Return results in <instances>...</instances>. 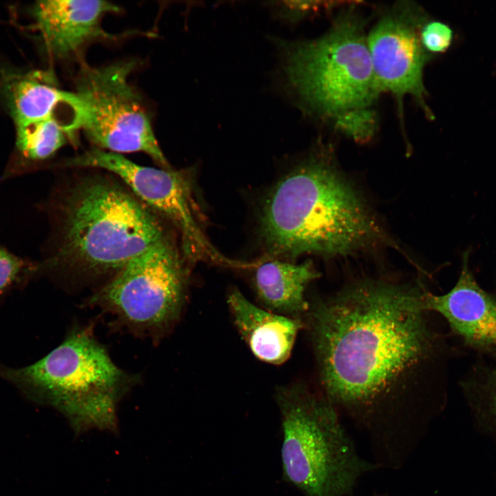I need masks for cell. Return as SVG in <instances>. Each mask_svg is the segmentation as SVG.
I'll return each mask as SVG.
<instances>
[{
	"mask_svg": "<svg viewBox=\"0 0 496 496\" xmlns=\"http://www.w3.org/2000/svg\"><path fill=\"white\" fill-rule=\"evenodd\" d=\"M422 291L360 279L307 313L322 395L365 435L378 469L402 468L435 413L439 338Z\"/></svg>",
	"mask_w": 496,
	"mask_h": 496,
	"instance_id": "6da1fadb",
	"label": "cell"
},
{
	"mask_svg": "<svg viewBox=\"0 0 496 496\" xmlns=\"http://www.w3.org/2000/svg\"><path fill=\"white\" fill-rule=\"evenodd\" d=\"M270 256L348 255L384 240L359 194L331 158L318 154L270 191L260 219Z\"/></svg>",
	"mask_w": 496,
	"mask_h": 496,
	"instance_id": "7a4b0ae2",
	"label": "cell"
},
{
	"mask_svg": "<svg viewBox=\"0 0 496 496\" xmlns=\"http://www.w3.org/2000/svg\"><path fill=\"white\" fill-rule=\"evenodd\" d=\"M56 204V242L37 272L80 284L106 282L132 258L170 238L130 189L104 178L81 180Z\"/></svg>",
	"mask_w": 496,
	"mask_h": 496,
	"instance_id": "3957f363",
	"label": "cell"
},
{
	"mask_svg": "<svg viewBox=\"0 0 496 496\" xmlns=\"http://www.w3.org/2000/svg\"><path fill=\"white\" fill-rule=\"evenodd\" d=\"M0 375L32 400L63 413L76 431H114L121 399L140 380L112 360L92 327L76 325L63 341L37 362Z\"/></svg>",
	"mask_w": 496,
	"mask_h": 496,
	"instance_id": "277c9868",
	"label": "cell"
},
{
	"mask_svg": "<svg viewBox=\"0 0 496 496\" xmlns=\"http://www.w3.org/2000/svg\"><path fill=\"white\" fill-rule=\"evenodd\" d=\"M282 479L304 496H352L378 469L358 453L340 415L321 394L302 387L280 391Z\"/></svg>",
	"mask_w": 496,
	"mask_h": 496,
	"instance_id": "5b68a950",
	"label": "cell"
},
{
	"mask_svg": "<svg viewBox=\"0 0 496 496\" xmlns=\"http://www.w3.org/2000/svg\"><path fill=\"white\" fill-rule=\"evenodd\" d=\"M290 87L310 108L335 118L367 107L380 89L360 21L340 18L320 39L279 42Z\"/></svg>",
	"mask_w": 496,
	"mask_h": 496,
	"instance_id": "8992f818",
	"label": "cell"
},
{
	"mask_svg": "<svg viewBox=\"0 0 496 496\" xmlns=\"http://www.w3.org/2000/svg\"><path fill=\"white\" fill-rule=\"evenodd\" d=\"M188 276L187 260L169 238L132 258L85 304L131 333L157 341L180 315Z\"/></svg>",
	"mask_w": 496,
	"mask_h": 496,
	"instance_id": "52a82bcc",
	"label": "cell"
},
{
	"mask_svg": "<svg viewBox=\"0 0 496 496\" xmlns=\"http://www.w3.org/2000/svg\"><path fill=\"white\" fill-rule=\"evenodd\" d=\"M133 61L83 66L75 81L71 132L81 129L96 148L143 152L169 168L139 95L130 83Z\"/></svg>",
	"mask_w": 496,
	"mask_h": 496,
	"instance_id": "ba28073f",
	"label": "cell"
},
{
	"mask_svg": "<svg viewBox=\"0 0 496 496\" xmlns=\"http://www.w3.org/2000/svg\"><path fill=\"white\" fill-rule=\"evenodd\" d=\"M63 165L99 168L119 177L145 206L177 229L187 262L209 258L232 264L214 249L203 234L192 180L187 172L142 166L121 154L96 147L70 158Z\"/></svg>",
	"mask_w": 496,
	"mask_h": 496,
	"instance_id": "9c48e42d",
	"label": "cell"
},
{
	"mask_svg": "<svg viewBox=\"0 0 496 496\" xmlns=\"http://www.w3.org/2000/svg\"><path fill=\"white\" fill-rule=\"evenodd\" d=\"M422 25L406 7L383 17L367 39L380 90L391 92L399 101L409 94L423 103V70L429 54L420 40Z\"/></svg>",
	"mask_w": 496,
	"mask_h": 496,
	"instance_id": "30bf717a",
	"label": "cell"
},
{
	"mask_svg": "<svg viewBox=\"0 0 496 496\" xmlns=\"http://www.w3.org/2000/svg\"><path fill=\"white\" fill-rule=\"evenodd\" d=\"M460 276L454 287L443 295L423 288L424 309L443 316L451 330L468 344L496 349V300L476 282L464 253Z\"/></svg>",
	"mask_w": 496,
	"mask_h": 496,
	"instance_id": "8fae6325",
	"label": "cell"
},
{
	"mask_svg": "<svg viewBox=\"0 0 496 496\" xmlns=\"http://www.w3.org/2000/svg\"><path fill=\"white\" fill-rule=\"evenodd\" d=\"M119 11L106 1L48 0L37 2L33 15L47 50L65 57L92 40L110 38L101 22L105 14Z\"/></svg>",
	"mask_w": 496,
	"mask_h": 496,
	"instance_id": "7c38bea8",
	"label": "cell"
},
{
	"mask_svg": "<svg viewBox=\"0 0 496 496\" xmlns=\"http://www.w3.org/2000/svg\"><path fill=\"white\" fill-rule=\"evenodd\" d=\"M227 304L238 332L256 358L272 364H282L289 358L304 325L300 318L261 309L237 289L230 293Z\"/></svg>",
	"mask_w": 496,
	"mask_h": 496,
	"instance_id": "4fadbf2b",
	"label": "cell"
},
{
	"mask_svg": "<svg viewBox=\"0 0 496 496\" xmlns=\"http://www.w3.org/2000/svg\"><path fill=\"white\" fill-rule=\"evenodd\" d=\"M319 276L311 262L297 265L271 260L256 267L253 282L259 300L270 311L298 318L308 313L305 291Z\"/></svg>",
	"mask_w": 496,
	"mask_h": 496,
	"instance_id": "5bb4252c",
	"label": "cell"
},
{
	"mask_svg": "<svg viewBox=\"0 0 496 496\" xmlns=\"http://www.w3.org/2000/svg\"><path fill=\"white\" fill-rule=\"evenodd\" d=\"M6 94L15 123L56 118L65 128L61 110L65 107L72 112L76 101L74 92L58 88L51 76L41 72L12 77Z\"/></svg>",
	"mask_w": 496,
	"mask_h": 496,
	"instance_id": "9a60e30c",
	"label": "cell"
},
{
	"mask_svg": "<svg viewBox=\"0 0 496 496\" xmlns=\"http://www.w3.org/2000/svg\"><path fill=\"white\" fill-rule=\"evenodd\" d=\"M16 145L29 163L50 157L65 143L64 124L56 118L16 123Z\"/></svg>",
	"mask_w": 496,
	"mask_h": 496,
	"instance_id": "2e32d148",
	"label": "cell"
},
{
	"mask_svg": "<svg viewBox=\"0 0 496 496\" xmlns=\"http://www.w3.org/2000/svg\"><path fill=\"white\" fill-rule=\"evenodd\" d=\"M335 118L337 129L358 141L369 140L375 132V116L367 107L347 111Z\"/></svg>",
	"mask_w": 496,
	"mask_h": 496,
	"instance_id": "e0dca14e",
	"label": "cell"
},
{
	"mask_svg": "<svg viewBox=\"0 0 496 496\" xmlns=\"http://www.w3.org/2000/svg\"><path fill=\"white\" fill-rule=\"evenodd\" d=\"M37 273V264L0 245V294L24 278Z\"/></svg>",
	"mask_w": 496,
	"mask_h": 496,
	"instance_id": "ac0fdd59",
	"label": "cell"
},
{
	"mask_svg": "<svg viewBox=\"0 0 496 496\" xmlns=\"http://www.w3.org/2000/svg\"><path fill=\"white\" fill-rule=\"evenodd\" d=\"M420 36L422 44L427 52L440 54L446 52L451 46L453 32L446 23L431 21L422 24Z\"/></svg>",
	"mask_w": 496,
	"mask_h": 496,
	"instance_id": "d6986e66",
	"label": "cell"
},
{
	"mask_svg": "<svg viewBox=\"0 0 496 496\" xmlns=\"http://www.w3.org/2000/svg\"><path fill=\"white\" fill-rule=\"evenodd\" d=\"M320 1H282L276 3V14L286 21L295 23L307 14L325 6Z\"/></svg>",
	"mask_w": 496,
	"mask_h": 496,
	"instance_id": "ffe728a7",
	"label": "cell"
},
{
	"mask_svg": "<svg viewBox=\"0 0 496 496\" xmlns=\"http://www.w3.org/2000/svg\"><path fill=\"white\" fill-rule=\"evenodd\" d=\"M490 391L491 405L496 414V373L494 375L491 382Z\"/></svg>",
	"mask_w": 496,
	"mask_h": 496,
	"instance_id": "44dd1931",
	"label": "cell"
},
{
	"mask_svg": "<svg viewBox=\"0 0 496 496\" xmlns=\"http://www.w3.org/2000/svg\"><path fill=\"white\" fill-rule=\"evenodd\" d=\"M374 496H386V495H384V494H376V495H374Z\"/></svg>",
	"mask_w": 496,
	"mask_h": 496,
	"instance_id": "7402d4cb",
	"label": "cell"
}]
</instances>
